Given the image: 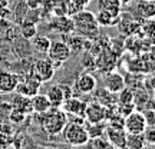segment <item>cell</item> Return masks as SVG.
Wrapping results in <instances>:
<instances>
[{"mask_svg":"<svg viewBox=\"0 0 155 149\" xmlns=\"http://www.w3.org/2000/svg\"><path fill=\"white\" fill-rule=\"evenodd\" d=\"M96 86H98V82L95 76H92L91 73L83 72L78 76L76 82H75V89L78 92H81L83 95H91L92 92L96 90Z\"/></svg>","mask_w":155,"mask_h":149,"instance_id":"10","label":"cell"},{"mask_svg":"<svg viewBox=\"0 0 155 149\" xmlns=\"http://www.w3.org/2000/svg\"><path fill=\"white\" fill-rule=\"evenodd\" d=\"M92 149H115L106 139H102V136L99 138H92Z\"/></svg>","mask_w":155,"mask_h":149,"instance_id":"24","label":"cell"},{"mask_svg":"<svg viewBox=\"0 0 155 149\" xmlns=\"http://www.w3.org/2000/svg\"><path fill=\"white\" fill-rule=\"evenodd\" d=\"M26 5H28L29 9H32V10H36L40 7L42 5V0H26Z\"/></svg>","mask_w":155,"mask_h":149,"instance_id":"29","label":"cell"},{"mask_svg":"<svg viewBox=\"0 0 155 149\" xmlns=\"http://www.w3.org/2000/svg\"><path fill=\"white\" fill-rule=\"evenodd\" d=\"M30 103H32V111L35 113H46L52 108L49 99L46 98V95H42V93L32 96L30 98Z\"/></svg>","mask_w":155,"mask_h":149,"instance_id":"15","label":"cell"},{"mask_svg":"<svg viewBox=\"0 0 155 149\" xmlns=\"http://www.w3.org/2000/svg\"><path fill=\"white\" fill-rule=\"evenodd\" d=\"M91 0H72V6L75 7V11L73 13H78V11L83 10V9H86V6Z\"/></svg>","mask_w":155,"mask_h":149,"instance_id":"27","label":"cell"},{"mask_svg":"<svg viewBox=\"0 0 155 149\" xmlns=\"http://www.w3.org/2000/svg\"><path fill=\"white\" fill-rule=\"evenodd\" d=\"M9 26H10V22L7 19H5V17H0V33H5L6 30L9 29Z\"/></svg>","mask_w":155,"mask_h":149,"instance_id":"30","label":"cell"},{"mask_svg":"<svg viewBox=\"0 0 155 149\" xmlns=\"http://www.w3.org/2000/svg\"><path fill=\"white\" fill-rule=\"evenodd\" d=\"M85 106H86V103H85V102H82V100L78 99V98L71 96V98L65 99L63 105L61 106V109L65 112L66 115H73V116H78V118H82V119H83Z\"/></svg>","mask_w":155,"mask_h":149,"instance_id":"12","label":"cell"},{"mask_svg":"<svg viewBox=\"0 0 155 149\" xmlns=\"http://www.w3.org/2000/svg\"><path fill=\"white\" fill-rule=\"evenodd\" d=\"M73 28L76 29L78 32L85 34V36H96V34H99L98 23L95 20V15L92 11L86 10V9L75 13V16H73Z\"/></svg>","mask_w":155,"mask_h":149,"instance_id":"3","label":"cell"},{"mask_svg":"<svg viewBox=\"0 0 155 149\" xmlns=\"http://www.w3.org/2000/svg\"><path fill=\"white\" fill-rule=\"evenodd\" d=\"M43 149H59V148H56V146H46V148Z\"/></svg>","mask_w":155,"mask_h":149,"instance_id":"33","label":"cell"},{"mask_svg":"<svg viewBox=\"0 0 155 149\" xmlns=\"http://www.w3.org/2000/svg\"><path fill=\"white\" fill-rule=\"evenodd\" d=\"M144 118H145V121H147L148 126H154V111L152 109L144 112Z\"/></svg>","mask_w":155,"mask_h":149,"instance_id":"28","label":"cell"},{"mask_svg":"<svg viewBox=\"0 0 155 149\" xmlns=\"http://www.w3.org/2000/svg\"><path fill=\"white\" fill-rule=\"evenodd\" d=\"M55 72H56V69L53 67L52 62L48 57L36 60V63H35V66H33V75L42 83H46V82H49V80H52L53 76H55Z\"/></svg>","mask_w":155,"mask_h":149,"instance_id":"8","label":"cell"},{"mask_svg":"<svg viewBox=\"0 0 155 149\" xmlns=\"http://www.w3.org/2000/svg\"><path fill=\"white\" fill-rule=\"evenodd\" d=\"M119 102L122 106H134V93L127 88H124L119 92Z\"/></svg>","mask_w":155,"mask_h":149,"instance_id":"23","label":"cell"},{"mask_svg":"<svg viewBox=\"0 0 155 149\" xmlns=\"http://www.w3.org/2000/svg\"><path fill=\"white\" fill-rule=\"evenodd\" d=\"M26 116L28 115H25L23 112L17 111V109H13V108H12L10 112H9V119H10L13 123H22V122L26 119Z\"/></svg>","mask_w":155,"mask_h":149,"instance_id":"25","label":"cell"},{"mask_svg":"<svg viewBox=\"0 0 155 149\" xmlns=\"http://www.w3.org/2000/svg\"><path fill=\"white\" fill-rule=\"evenodd\" d=\"M73 148V146H71V148H63V149H72Z\"/></svg>","mask_w":155,"mask_h":149,"instance_id":"35","label":"cell"},{"mask_svg":"<svg viewBox=\"0 0 155 149\" xmlns=\"http://www.w3.org/2000/svg\"><path fill=\"white\" fill-rule=\"evenodd\" d=\"M144 139H145V144H150L154 145L155 144V131L154 126H147V129L144 131Z\"/></svg>","mask_w":155,"mask_h":149,"instance_id":"26","label":"cell"},{"mask_svg":"<svg viewBox=\"0 0 155 149\" xmlns=\"http://www.w3.org/2000/svg\"><path fill=\"white\" fill-rule=\"evenodd\" d=\"M99 9L109 11L114 16H121L122 5L119 0H99Z\"/></svg>","mask_w":155,"mask_h":149,"instance_id":"20","label":"cell"},{"mask_svg":"<svg viewBox=\"0 0 155 149\" xmlns=\"http://www.w3.org/2000/svg\"><path fill=\"white\" fill-rule=\"evenodd\" d=\"M20 33H22V37L26 39V40L33 39L36 36V33H38L36 23L30 22V20H23L22 24H20Z\"/></svg>","mask_w":155,"mask_h":149,"instance_id":"21","label":"cell"},{"mask_svg":"<svg viewBox=\"0 0 155 149\" xmlns=\"http://www.w3.org/2000/svg\"><path fill=\"white\" fill-rule=\"evenodd\" d=\"M40 85H42V82L35 75H32L30 77H26L25 80H19L16 90L17 93L23 95V96L32 98V96H35V95H38L40 92Z\"/></svg>","mask_w":155,"mask_h":149,"instance_id":"9","label":"cell"},{"mask_svg":"<svg viewBox=\"0 0 155 149\" xmlns=\"http://www.w3.org/2000/svg\"><path fill=\"white\" fill-rule=\"evenodd\" d=\"M40 115V126L49 136H56L62 133L63 128L68 123V115L61 108H50L46 113H36Z\"/></svg>","mask_w":155,"mask_h":149,"instance_id":"1","label":"cell"},{"mask_svg":"<svg viewBox=\"0 0 155 149\" xmlns=\"http://www.w3.org/2000/svg\"><path fill=\"white\" fill-rule=\"evenodd\" d=\"M19 76L12 72H0V93H12L19 85Z\"/></svg>","mask_w":155,"mask_h":149,"instance_id":"13","label":"cell"},{"mask_svg":"<svg viewBox=\"0 0 155 149\" xmlns=\"http://www.w3.org/2000/svg\"><path fill=\"white\" fill-rule=\"evenodd\" d=\"M137 13L144 20H152L155 16V3L154 2H139L137 6Z\"/></svg>","mask_w":155,"mask_h":149,"instance_id":"18","label":"cell"},{"mask_svg":"<svg viewBox=\"0 0 155 149\" xmlns=\"http://www.w3.org/2000/svg\"><path fill=\"white\" fill-rule=\"evenodd\" d=\"M50 40L48 36H35L33 37V47L40 53H48L50 47Z\"/></svg>","mask_w":155,"mask_h":149,"instance_id":"22","label":"cell"},{"mask_svg":"<svg viewBox=\"0 0 155 149\" xmlns=\"http://www.w3.org/2000/svg\"><path fill=\"white\" fill-rule=\"evenodd\" d=\"M147 121L144 118V113L138 111L129 112L124 121V129L128 135H139L144 133V131L147 129Z\"/></svg>","mask_w":155,"mask_h":149,"instance_id":"5","label":"cell"},{"mask_svg":"<svg viewBox=\"0 0 155 149\" xmlns=\"http://www.w3.org/2000/svg\"><path fill=\"white\" fill-rule=\"evenodd\" d=\"M124 149H145V139L144 135H128L127 133V141L124 145Z\"/></svg>","mask_w":155,"mask_h":149,"instance_id":"19","label":"cell"},{"mask_svg":"<svg viewBox=\"0 0 155 149\" xmlns=\"http://www.w3.org/2000/svg\"><path fill=\"white\" fill-rule=\"evenodd\" d=\"M9 7V0H0V9Z\"/></svg>","mask_w":155,"mask_h":149,"instance_id":"31","label":"cell"},{"mask_svg":"<svg viewBox=\"0 0 155 149\" xmlns=\"http://www.w3.org/2000/svg\"><path fill=\"white\" fill-rule=\"evenodd\" d=\"M119 2H121V5L124 6V5H129V3H132L134 0H119Z\"/></svg>","mask_w":155,"mask_h":149,"instance_id":"32","label":"cell"},{"mask_svg":"<svg viewBox=\"0 0 155 149\" xmlns=\"http://www.w3.org/2000/svg\"><path fill=\"white\" fill-rule=\"evenodd\" d=\"M71 53H72V50L68 46L66 42H63V40H53V42H50V47L46 55H48V59L52 62L53 67L59 69L65 62L69 60Z\"/></svg>","mask_w":155,"mask_h":149,"instance_id":"4","label":"cell"},{"mask_svg":"<svg viewBox=\"0 0 155 149\" xmlns=\"http://www.w3.org/2000/svg\"><path fill=\"white\" fill-rule=\"evenodd\" d=\"M62 132H63V138L66 141V144L69 146H73V148L83 146V145H86L91 141L89 133L86 131V126L82 123V119L81 121L68 122Z\"/></svg>","mask_w":155,"mask_h":149,"instance_id":"2","label":"cell"},{"mask_svg":"<svg viewBox=\"0 0 155 149\" xmlns=\"http://www.w3.org/2000/svg\"><path fill=\"white\" fill-rule=\"evenodd\" d=\"M45 95L49 99L52 108H61L63 105L65 99H66V95H65V90L62 88V85H53V86H50Z\"/></svg>","mask_w":155,"mask_h":149,"instance_id":"14","label":"cell"},{"mask_svg":"<svg viewBox=\"0 0 155 149\" xmlns=\"http://www.w3.org/2000/svg\"><path fill=\"white\" fill-rule=\"evenodd\" d=\"M104 88L109 93H119L124 88H127L125 79H124V76H122L121 73H118V72L108 73L105 76V80H104Z\"/></svg>","mask_w":155,"mask_h":149,"instance_id":"11","label":"cell"},{"mask_svg":"<svg viewBox=\"0 0 155 149\" xmlns=\"http://www.w3.org/2000/svg\"><path fill=\"white\" fill-rule=\"evenodd\" d=\"M142 2H155V0H142Z\"/></svg>","mask_w":155,"mask_h":149,"instance_id":"34","label":"cell"},{"mask_svg":"<svg viewBox=\"0 0 155 149\" xmlns=\"http://www.w3.org/2000/svg\"><path fill=\"white\" fill-rule=\"evenodd\" d=\"M119 19H121V16H114L104 9H99V11L95 15V20L98 23V26H104V28L115 26L116 23H119Z\"/></svg>","mask_w":155,"mask_h":149,"instance_id":"16","label":"cell"},{"mask_svg":"<svg viewBox=\"0 0 155 149\" xmlns=\"http://www.w3.org/2000/svg\"><path fill=\"white\" fill-rule=\"evenodd\" d=\"M10 106L13 108V109H17V111L23 112L25 115H29L32 111V103H30V98H28V96H23V95L17 93L15 98H13V100H12Z\"/></svg>","mask_w":155,"mask_h":149,"instance_id":"17","label":"cell"},{"mask_svg":"<svg viewBox=\"0 0 155 149\" xmlns=\"http://www.w3.org/2000/svg\"><path fill=\"white\" fill-rule=\"evenodd\" d=\"M105 133H106V141L114 148L124 149V145H125V141H127V132H125V129L122 126V123L111 122L109 126H106Z\"/></svg>","mask_w":155,"mask_h":149,"instance_id":"7","label":"cell"},{"mask_svg":"<svg viewBox=\"0 0 155 149\" xmlns=\"http://www.w3.org/2000/svg\"><path fill=\"white\" fill-rule=\"evenodd\" d=\"M108 115V108L105 105H102L101 102H89L85 106V113H83V119L91 123H102L106 119Z\"/></svg>","mask_w":155,"mask_h":149,"instance_id":"6","label":"cell"}]
</instances>
